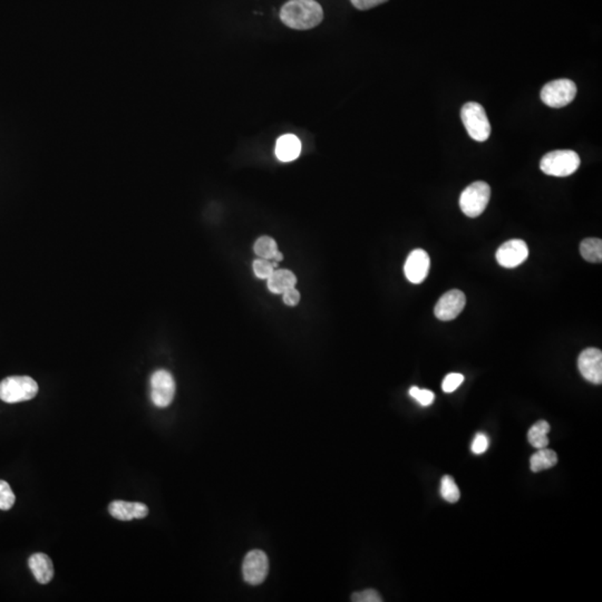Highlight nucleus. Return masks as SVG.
Returning <instances> with one entry per match:
<instances>
[{
	"instance_id": "1",
	"label": "nucleus",
	"mask_w": 602,
	"mask_h": 602,
	"mask_svg": "<svg viewBox=\"0 0 602 602\" xmlns=\"http://www.w3.org/2000/svg\"><path fill=\"white\" fill-rule=\"evenodd\" d=\"M280 19L293 30H312L323 22L324 11L316 0H289L280 11Z\"/></svg>"
},
{
	"instance_id": "2",
	"label": "nucleus",
	"mask_w": 602,
	"mask_h": 602,
	"mask_svg": "<svg viewBox=\"0 0 602 602\" xmlns=\"http://www.w3.org/2000/svg\"><path fill=\"white\" fill-rule=\"evenodd\" d=\"M38 393V384L30 376H11L0 381V400L8 404L32 400Z\"/></svg>"
},
{
	"instance_id": "3",
	"label": "nucleus",
	"mask_w": 602,
	"mask_h": 602,
	"mask_svg": "<svg viewBox=\"0 0 602 602\" xmlns=\"http://www.w3.org/2000/svg\"><path fill=\"white\" fill-rule=\"evenodd\" d=\"M580 156L571 149L552 151L542 157L540 168L546 176L565 178L571 176L580 166Z\"/></svg>"
},
{
	"instance_id": "4",
	"label": "nucleus",
	"mask_w": 602,
	"mask_h": 602,
	"mask_svg": "<svg viewBox=\"0 0 602 602\" xmlns=\"http://www.w3.org/2000/svg\"><path fill=\"white\" fill-rule=\"evenodd\" d=\"M461 118L471 139L485 142L490 137V121L482 105L477 102H469L462 107Z\"/></svg>"
},
{
	"instance_id": "5",
	"label": "nucleus",
	"mask_w": 602,
	"mask_h": 602,
	"mask_svg": "<svg viewBox=\"0 0 602 602\" xmlns=\"http://www.w3.org/2000/svg\"><path fill=\"white\" fill-rule=\"evenodd\" d=\"M491 197V188L486 182L469 184L460 197V208L469 218H477L484 212Z\"/></svg>"
},
{
	"instance_id": "6",
	"label": "nucleus",
	"mask_w": 602,
	"mask_h": 602,
	"mask_svg": "<svg viewBox=\"0 0 602 602\" xmlns=\"http://www.w3.org/2000/svg\"><path fill=\"white\" fill-rule=\"evenodd\" d=\"M577 95L575 82L567 78L552 80L542 88L541 99L544 104L553 109H561L570 104Z\"/></svg>"
},
{
	"instance_id": "7",
	"label": "nucleus",
	"mask_w": 602,
	"mask_h": 602,
	"mask_svg": "<svg viewBox=\"0 0 602 602\" xmlns=\"http://www.w3.org/2000/svg\"><path fill=\"white\" fill-rule=\"evenodd\" d=\"M176 396V381L170 371L160 369L151 377V400L157 407L166 408Z\"/></svg>"
},
{
	"instance_id": "8",
	"label": "nucleus",
	"mask_w": 602,
	"mask_h": 602,
	"mask_svg": "<svg viewBox=\"0 0 602 602\" xmlns=\"http://www.w3.org/2000/svg\"><path fill=\"white\" fill-rule=\"evenodd\" d=\"M269 572V560L262 550L248 552L243 560L242 575L247 584L259 586L266 580Z\"/></svg>"
},
{
	"instance_id": "9",
	"label": "nucleus",
	"mask_w": 602,
	"mask_h": 602,
	"mask_svg": "<svg viewBox=\"0 0 602 602\" xmlns=\"http://www.w3.org/2000/svg\"><path fill=\"white\" fill-rule=\"evenodd\" d=\"M496 257L498 264L503 268H517L528 259V245L521 239H512L498 249Z\"/></svg>"
},
{
	"instance_id": "10",
	"label": "nucleus",
	"mask_w": 602,
	"mask_h": 602,
	"mask_svg": "<svg viewBox=\"0 0 602 602\" xmlns=\"http://www.w3.org/2000/svg\"><path fill=\"white\" fill-rule=\"evenodd\" d=\"M467 305V297L461 290L453 289L448 291L437 301L434 308V314L437 319L442 321H450L455 319L461 314Z\"/></svg>"
},
{
	"instance_id": "11",
	"label": "nucleus",
	"mask_w": 602,
	"mask_h": 602,
	"mask_svg": "<svg viewBox=\"0 0 602 602\" xmlns=\"http://www.w3.org/2000/svg\"><path fill=\"white\" fill-rule=\"evenodd\" d=\"M578 368L584 379L592 384L602 383V352L598 348H586L579 355Z\"/></svg>"
},
{
	"instance_id": "12",
	"label": "nucleus",
	"mask_w": 602,
	"mask_h": 602,
	"mask_svg": "<svg viewBox=\"0 0 602 602\" xmlns=\"http://www.w3.org/2000/svg\"><path fill=\"white\" fill-rule=\"evenodd\" d=\"M431 268V259L429 253L423 249H415L407 257L404 272L410 283L419 285L426 279Z\"/></svg>"
},
{
	"instance_id": "13",
	"label": "nucleus",
	"mask_w": 602,
	"mask_h": 602,
	"mask_svg": "<svg viewBox=\"0 0 602 602\" xmlns=\"http://www.w3.org/2000/svg\"><path fill=\"white\" fill-rule=\"evenodd\" d=\"M109 515L120 521L145 519L149 515V508L140 502L113 501L109 506Z\"/></svg>"
},
{
	"instance_id": "14",
	"label": "nucleus",
	"mask_w": 602,
	"mask_h": 602,
	"mask_svg": "<svg viewBox=\"0 0 602 602\" xmlns=\"http://www.w3.org/2000/svg\"><path fill=\"white\" fill-rule=\"evenodd\" d=\"M28 565L36 580L40 584H47L53 580L54 565L47 554L42 552L32 554L28 559Z\"/></svg>"
},
{
	"instance_id": "15",
	"label": "nucleus",
	"mask_w": 602,
	"mask_h": 602,
	"mask_svg": "<svg viewBox=\"0 0 602 602\" xmlns=\"http://www.w3.org/2000/svg\"><path fill=\"white\" fill-rule=\"evenodd\" d=\"M301 143L297 136L293 134L281 136L276 145V155L283 162L296 160L300 154Z\"/></svg>"
},
{
	"instance_id": "16",
	"label": "nucleus",
	"mask_w": 602,
	"mask_h": 602,
	"mask_svg": "<svg viewBox=\"0 0 602 602\" xmlns=\"http://www.w3.org/2000/svg\"><path fill=\"white\" fill-rule=\"evenodd\" d=\"M268 289L272 293L283 295L285 291L295 288L297 283V277L290 270L279 269L272 272L268 279Z\"/></svg>"
},
{
	"instance_id": "17",
	"label": "nucleus",
	"mask_w": 602,
	"mask_h": 602,
	"mask_svg": "<svg viewBox=\"0 0 602 602\" xmlns=\"http://www.w3.org/2000/svg\"><path fill=\"white\" fill-rule=\"evenodd\" d=\"M558 463V455L554 450L548 448H540L539 452L533 454L530 458V469L534 473L549 469L555 467Z\"/></svg>"
},
{
	"instance_id": "18",
	"label": "nucleus",
	"mask_w": 602,
	"mask_h": 602,
	"mask_svg": "<svg viewBox=\"0 0 602 602\" xmlns=\"http://www.w3.org/2000/svg\"><path fill=\"white\" fill-rule=\"evenodd\" d=\"M550 424L541 419L531 426L528 432V441L534 448H544L549 446L548 433L550 432Z\"/></svg>"
},
{
	"instance_id": "19",
	"label": "nucleus",
	"mask_w": 602,
	"mask_h": 602,
	"mask_svg": "<svg viewBox=\"0 0 602 602\" xmlns=\"http://www.w3.org/2000/svg\"><path fill=\"white\" fill-rule=\"evenodd\" d=\"M580 253L582 258L592 264L602 262V241L598 238H586L580 245Z\"/></svg>"
},
{
	"instance_id": "20",
	"label": "nucleus",
	"mask_w": 602,
	"mask_h": 602,
	"mask_svg": "<svg viewBox=\"0 0 602 602\" xmlns=\"http://www.w3.org/2000/svg\"><path fill=\"white\" fill-rule=\"evenodd\" d=\"M253 250H254V253H256L259 258L271 260L274 256H275V253L279 249H278V245L275 239L264 235V237L259 238L258 240L256 241L254 247H253Z\"/></svg>"
},
{
	"instance_id": "21",
	"label": "nucleus",
	"mask_w": 602,
	"mask_h": 602,
	"mask_svg": "<svg viewBox=\"0 0 602 602\" xmlns=\"http://www.w3.org/2000/svg\"><path fill=\"white\" fill-rule=\"evenodd\" d=\"M441 496L450 503H456L460 500V490L453 477L446 475L441 481Z\"/></svg>"
},
{
	"instance_id": "22",
	"label": "nucleus",
	"mask_w": 602,
	"mask_h": 602,
	"mask_svg": "<svg viewBox=\"0 0 602 602\" xmlns=\"http://www.w3.org/2000/svg\"><path fill=\"white\" fill-rule=\"evenodd\" d=\"M16 502V496L11 490V485L6 481L0 480V510L8 511Z\"/></svg>"
},
{
	"instance_id": "23",
	"label": "nucleus",
	"mask_w": 602,
	"mask_h": 602,
	"mask_svg": "<svg viewBox=\"0 0 602 602\" xmlns=\"http://www.w3.org/2000/svg\"><path fill=\"white\" fill-rule=\"evenodd\" d=\"M253 272L259 279H268L275 271L272 262L268 259L259 258L253 262Z\"/></svg>"
},
{
	"instance_id": "24",
	"label": "nucleus",
	"mask_w": 602,
	"mask_h": 602,
	"mask_svg": "<svg viewBox=\"0 0 602 602\" xmlns=\"http://www.w3.org/2000/svg\"><path fill=\"white\" fill-rule=\"evenodd\" d=\"M410 395L416 402L421 404L422 406L432 405L435 400V395L432 391L421 389L416 386H413L410 389Z\"/></svg>"
},
{
	"instance_id": "25",
	"label": "nucleus",
	"mask_w": 602,
	"mask_h": 602,
	"mask_svg": "<svg viewBox=\"0 0 602 602\" xmlns=\"http://www.w3.org/2000/svg\"><path fill=\"white\" fill-rule=\"evenodd\" d=\"M464 381V376L462 374L450 373L446 376L442 383V389L446 393L455 392L458 387L461 386Z\"/></svg>"
},
{
	"instance_id": "26",
	"label": "nucleus",
	"mask_w": 602,
	"mask_h": 602,
	"mask_svg": "<svg viewBox=\"0 0 602 602\" xmlns=\"http://www.w3.org/2000/svg\"><path fill=\"white\" fill-rule=\"evenodd\" d=\"M352 601L355 602H381L383 598L375 589H366L364 591L355 592L352 596Z\"/></svg>"
},
{
	"instance_id": "27",
	"label": "nucleus",
	"mask_w": 602,
	"mask_h": 602,
	"mask_svg": "<svg viewBox=\"0 0 602 602\" xmlns=\"http://www.w3.org/2000/svg\"><path fill=\"white\" fill-rule=\"evenodd\" d=\"M489 446H490L489 437L483 433H477L475 435L474 441L472 443L471 450L473 453L480 455V454L485 453L488 450Z\"/></svg>"
},
{
	"instance_id": "28",
	"label": "nucleus",
	"mask_w": 602,
	"mask_h": 602,
	"mask_svg": "<svg viewBox=\"0 0 602 602\" xmlns=\"http://www.w3.org/2000/svg\"><path fill=\"white\" fill-rule=\"evenodd\" d=\"M283 300L287 306H297L300 301V293L295 288L289 289L283 293Z\"/></svg>"
},
{
	"instance_id": "29",
	"label": "nucleus",
	"mask_w": 602,
	"mask_h": 602,
	"mask_svg": "<svg viewBox=\"0 0 602 602\" xmlns=\"http://www.w3.org/2000/svg\"><path fill=\"white\" fill-rule=\"evenodd\" d=\"M352 6L360 11H367L374 8L376 6L386 3L387 0H350Z\"/></svg>"
},
{
	"instance_id": "30",
	"label": "nucleus",
	"mask_w": 602,
	"mask_h": 602,
	"mask_svg": "<svg viewBox=\"0 0 602 602\" xmlns=\"http://www.w3.org/2000/svg\"><path fill=\"white\" fill-rule=\"evenodd\" d=\"M271 260H272V262H283V253L280 252V251L278 250L277 252L275 253V256H274V258H272Z\"/></svg>"
}]
</instances>
